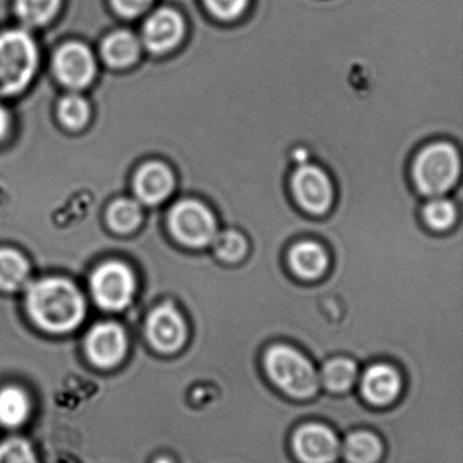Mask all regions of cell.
Masks as SVG:
<instances>
[{
    "instance_id": "cell-1",
    "label": "cell",
    "mask_w": 463,
    "mask_h": 463,
    "mask_svg": "<svg viewBox=\"0 0 463 463\" xmlns=\"http://www.w3.org/2000/svg\"><path fill=\"white\" fill-rule=\"evenodd\" d=\"M260 365L268 383L287 400L307 402L321 394L316 362L292 343L273 341L265 345Z\"/></svg>"
},
{
    "instance_id": "cell-2",
    "label": "cell",
    "mask_w": 463,
    "mask_h": 463,
    "mask_svg": "<svg viewBox=\"0 0 463 463\" xmlns=\"http://www.w3.org/2000/svg\"><path fill=\"white\" fill-rule=\"evenodd\" d=\"M26 306L33 321L51 333L77 329L86 314L83 295L66 279H44L32 284Z\"/></svg>"
},
{
    "instance_id": "cell-3",
    "label": "cell",
    "mask_w": 463,
    "mask_h": 463,
    "mask_svg": "<svg viewBox=\"0 0 463 463\" xmlns=\"http://www.w3.org/2000/svg\"><path fill=\"white\" fill-rule=\"evenodd\" d=\"M462 151L449 140L421 146L409 164V180L421 199L447 196L462 186Z\"/></svg>"
},
{
    "instance_id": "cell-4",
    "label": "cell",
    "mask_w": 463,
    "mask_h": 463,
    "mask_svg": "<svg viewBox=\"0 0 463 463\" xmlns=\"http://www.w3.org/2000/svg\"><path fill=\"white\" fill-rule=\"evenodd\" d=\"M166 224L173 240L188 250L210 249L221 230L215 211L196 197H184L175 203L167 213Z\"/></svg>"
},
{
    "instance_id": "cell-5",
    "label": "cell",
    "mask_w": 463,
    "mask_h": 463,
    "mask_svg": "<svg viewBox=\"0 0 463 463\" xmlns=\"http://www.w3.org/2000/svg\"><path fill=\"white\" fill-rule=\"evenodd\" d=\"M36 44L23 31L0 34V94L10 96L23 91L37 69Z\"/></svg>"
},
{
    "instance_id": "cell-6",
    "label": "cell",
    "mask_w": 463,
    "mask_h": 463,
    "mask_svg": "<svg viewBox=\"0 0 463 463\" xmlns=\"http://www.w3.org/2000/svg\"><path fill=\"white\" fill-rule=\"evenodd\" d=\"M287 185L292 202L306 215H327L335 205V181L330 173L316 162L294 167Z\"/></svg>"
},
{
    "instance_id": "cell-7",
    "label": "cell",
    "mask_w": 463,
    "mask_h": 463,
    "mask_svg": "<svg viewBox=\"0 0 463 463\" xmlns=\"http://www.w3.org/2000/svg\"><path fill=\"white\" fill-rule=\"evenodd\" d=\"M288 449L298 463H338L341 439L327 422L306 420L289 433Z\"/></svg>"
},
{
    "instance_id": "cell-8",
    "label": "cell",
    "mask_w": 463,
    "mask_h": 463,
    "mask_svg": "<svg viewBox=\"0 0 463 463\" xmlns=\"http://www.w3.org/2000/svg\"><path fill=\"white\" fill-rule=\"evenodd\" d=\"M405 378L394 363L379 360L368 363L360 371L357 389L360 401L373 409L395 405L405 389Z\"/></svg>"
},
{
    "instance_id": "cell-9",
    "label": "cell",
    "mask_w": 463,
    "mask_h": 463,
    "mask_svg": "<svg viewBox=\"0 0 463 463\" xmlns=\"http://www.w3.org/2000/svg\"><path fill=\"white\" fill-rule=\"evenodd\" d=\"M146 335L159 354H177L189 343L191 330L180 308L175 303L165 302L148 314Z\"/></svg>"
},
{
    "instance_id": "cell-10",
    "label": "cell",
    "mask_w": 463,
    "mask_h": 463,
    "mask_svg": "<svg viewBox=\"0 0 463 463\" xmlns=\"http://www.w3.org/2000/svg\"><path fill=\"white\" fill-rule=\"evenodd\" d=\"M94 299L107 310L118 311L128 307L137 292L134 273L120 262H108L91 278Z\"/></svg>"
},
{
    "instance_id": "cell-11",
    "label": "cell",
    "mask_w": 463,
    "mask_h": 463,
    "mask_svg": "<svg viewBox=\"0 0 463 463\" xmlns=\"http://www.w3.org/2000/svg\"><path fill=\"white\" fill-rule=\"evenodd\" d=\"M188 33L186 20L173 7H161L146 20L143 42L150 52L165 55L180 47Z\"/></svg>"
},
{
    "instance_id": "cell-12",
    "label": "cell",
    "mask_w": 463,
    "mask_h": 463,
    "mask_svg": "<svg viewBox=\"0 0 463 463\" xmlns=\"http://www.w3.org/2000/svg\"><path fill=\"white\" fill-rule=\"evenodd\" d=\"M289 275L303 283H316L329 272L332 257L324 243L317 240H299L286 251Z\"/></svg>"
},
{
    "instance_id": "cell-13",
    "label": "cell",
    "mask_w": 463,
    "mask_h": 463,
    "mask_svg": "<svg viewBox=\"0 0 463 463\" xmlns=\"http://www.w3.org/2000/svg\"><path fill=\"white\" fill-rule=\"evenodd\" d=\"M86 351L94 364L113 367L126 356V332L120 325L113 322L97 325L86 338Z\"/></svg>"
},
{
    "instance_id": "cell-14",
    "label": "cell",
    "mask_w": 463,
    "mask_h": 463,
    "mask_svg": "<svg viewBox=\"0 0 463 463\" xmlns=\"http://www.w3.org/2000/svg\"><path fill=\"white\" fill-rule=\"evenodd\" d=\"M94 59L85 45L71 43L64 45L55 56V71L69 88H85L94 77Z\"/></svg>"
},
{
    "instance_id": "cell-15",
    "label": "cell",
    "mask_w": 463,
    "mask_h": 463,
    "mask_svg": "<svg viewBox=\"0 0 463 463\" xmlns=\"http://www.w3.org/2000/svg\"><path fill=\"white\" fill-rule=\"evenodd\" d=\"M175 172L164 162L145 165L135 177V192L140 202L147 205L166 202L175 191Z\"/></svg>"
},
{
    "instance_id": "cell-16",
    "label": "cell",
    "mask_w": 463,
    "mask_h": 463,
    "mask_svg": "<svg viewBox=\"0 0 463 463\" xmlns=\"http://www.w3.org/2000/svg\"><path fill=\"white\" fill-rule=\"evenodd\" d=\"M321 389L327 394L345 395L354 390L360 376V363L348 354H333L318 370Z\"/></svg>"
},
{
    "instance_id": "cell-17",
    "label": "cell",
    "mask_w": 463,
    "mask_h": 463,
    "mask_svg": "<svg viewBox=\"0 0 463 463\" xmlns=\"http://www.w3.org/2000/svg\"><path fill=\"white\" fill-rule=\"evenodd\" d=\"M386 455V443L371 428H354L341 440V457L345 463H381Z\"/></svg>"
},
{
    "instance_id": "cell-18",
    "label": "cell",
    "mask_w": 463,
    "mask_h": 463,
    "mask_svg": "<svg viewBox=\"0 0 463 463\" xmlns=\"http://www.w3.org/2000/svg\"><path fill=\"white\" fill-rule=\"evenodd\" d=\"M462 194L457 199L447 196L430 197L420 205V221L435 234L451 232L462 221Z\"/></svg>"
},
{
    "instance_id": "cell-19",
    "label": "cell",
    "mask_w": 463,
    "mask_h": 463,
    "mask_svg": "<svg viewBox=\"0 0 463 463\" xmlns=\"http://www.w3.org/2000/svg\"><path fill=\"white\" fill-rule=\"evenodd\" d=\"M208 250L222 264L238 265L248 257L250 243L245 232L232 227H223L213 238Z\"/></svg>"
},
{
    "instance_id": "cell-20",
    "label": "cell",
    "mask_w": 463,
    "mask_h": 463,
    "mask_svg": "<svg viewBox=\"0 0 463 463\" xmlns=\"http://www.w3.org/2000/svg\"><path fill=\"white\" fill-rule=\"evenodd\" d=\"M139 53V42L129 32H116L102 45V55L112 67L131 66L137 61Z\"/></svg>"
},
{
    "instance_id": "cell-21",
    "label": "cell",
    "mask_w": 463,
    "mask_h": 463,
    "mask_svg": "<svg viewBox=\"0 0 463 463\" xmlns=\"http://www.w3.org/2000/svg\"><path fill=\"white\" fill-rule=\"evenodd\" d=\"M31 413L28 394L17 386H7L0 390V424L6 427H20Z\"/></svg>"
},
{
    "instance_id": "cell-22",
    "label": "cell",
    "mask_w": 463,
    "mask_h": 463,
    "mask_svg": "<svg viewBox=\"0 0 463 463\" xmlns=\"http://www.w3.org/2000/svg\"><path fill=\"white\" fill-rule=\"evenodd\" d=\"M28 278V261L12 249H2L0 250V288L17 291L25 286Z\"/></svg>"
},
{
    "instance_id": "cell-23",
    "label": "cell",
    "mask_w": 463,
    "mask_h": 463,
    "mask_svg": "<svg viewBox=\"0 0 463 463\" xmlns=\"http://www.w3.org/2000/svg\"><path fill=\"white\" fill-rule=\"evenodd\" d=\"M61 0H15L18 17L25 25L47 24L58 13Z\"/></svg>"
},
{
    "instance_id": "cell-24",
    "label": "cell",
    "mask_w": 463,
    "mask_h": 463,
    "mask_svg": "<svg viewBox=\"0 0 463 463\" xmlns=\"http://www.w3.org/2000/svg\"><path fill=\"white\" fill-rule=\"evenodd\" d=\"M251 0H202L207 15L221 24H234L242 20Z\"/></svg>"
},
{
    "instance_id": "cell-25",
    "label": "cell",
    "mask_w": 463,
    "mask_h": 463,
    "mask_svg": "<svg viewBox=\"0 0 463 463\" xmlns=\"http://www.w3.org/2000/svg\"><path fill=\"white\" fill-rule=\"evenodd\" d=\"M142 208L134 200H118L109 208L108 219L110 226L118 232H129L137 229L142 222Z\"/></svg>"
},
{
    "instance_id": "cell-26",
    "label": "cell",
    "mask_w": 463,
    "mask_h": 463,
    "mask_svg": "<svg viewBox=\"0 0 463 463\" xmlns=\"http://www.w3.org/2000/svg\"><path fill=\"white\" fill-rule=\"evenodd\" d=\"M59 116L64 126L70 128H80L88 123L90 109L88 102L77 94H70L61 99L59 105Z\"/></svg>"
},
{
    "instance_id": "cell-27",
    "label": "cell",
    "mask_w": 463,
    "mask_h": 463,
    "mask_svg": "<svg viewBox=\"0 0 463 463\" xmlns=\"http://www.w3.org/2000/svg\"><path fill=\"white\" fill-rule=\"evenodd\" d=\"M0 463H39L33 447L24 439H9L0 444Z\"/></svg>"
},
{
    "instance_id": "cell-28",
    "label": "cell",
    "mask_w": 463,
    "mask_h": 463,
    "mask_svg": "<svg viewBox=\"0 0 463 463\" xmlns=\"http://www.w3.org/2000/svg\"><path fill=\"white\" fill-rule=\"evenodd\" d=\"M330 269L340 270V272L346 273V275L354 276V278H356V279H359V280H362L363 283H364L365 286L368 287V288H373V287L378 286V284H376L375 281L371 280V279L367 278V276L360 275V273L349 272V270L340 269V268H330ZM365 289H367V288H365ZM362 291H363V289H362ZM373 298H379V299L384 300V302H387V300L394 299V297H390L389 294L378 295V297H373ZM382 303H383V302H382ZM378 305H379V303H378ZM370 307H371V306H370ZM401 324H402V322H398V324H390V325H392V326L383 327V329H392V327L398 326V325H401ZM382 326H383V325H382ZM383 329H379V330H383ZM384 332L392 333V341H390V343H389V345H383V346H386V348H387V354H386V357H384V359H381V360H387V357H389V359L392 360V359H394L395 352H394V349H392V348H397V346L400 345L401 338H402L403 332H401V330H384ZM379 345H381V344H379Z\"/></svg>"
},
{
    "instance_id": "cell-29",
    "label": "cell",
    "mask_w": 463,
    "mask_h": 463,
    "mask_svg": "<svg viewBox=\"0 0 463 463\" xmlns=\"http://www.w3.org/2000/svg\"><path fill=\"white\" fill-rule=\"evenodd\" d=\"M154 0H112L113 9L126 18H135L150 9Z\"/></svg>"
},
{
    "instance_id": "cell-30",
    "label": "cell",
    "mask_w": 463,
    "mask_h": 463,
    "mask_svg": "<svg viewBox=\"0 0 463 463\" xmlns=\"http://www.w3.org/2000/svg\"><path fill=\"white\" fill-rule=\"evenodd\" d=\"M333 268H337V267H333ZM340 269H344V268H340ZM345 270H349V269H345ZM349 272H354V270H349ZM354 273H360V275L367 276V278H370L371 280L375 281V283L378 284V286H382V284H383V283H381V281H379L378 279L373 278V276L365 275V273H362V272H354ZM378 286H376V287H378ZM389 295H390V297H394V299H395V298L401 297V295L394 294V292H390ZM368 299H370V298H368ZM406 322H408V321H402V324H401V325L406 324ZM397 324H398V322H397ZM394 327H400V325H398V326H394ZM394 327H392V329H394ZM381 332H384V329L381 330ZM401 332H403V335H402V338H401L400 345H398L397 348H392V349H394V352H395V356H394V359H392V362H397L398 357H400V354H398L397 351H398V349L402 348L403 344H405L406 337H408L409 330L401 329Z\"/></svg>"
},
{
    "instance_id": "cell-31",
    "label": "cell",
    "mask_w": 463,
    "mask_h": 463,
    "mask_svg": "<svg viewBox=\"0 0 463 463\" xmlns=\"http://www.w3.org/2000/svg\"><path fill=\"white\" fill-rule=\"evenodd\" d=\"M332 267H335V265H332ZM337 268H344V267H337ZM344 269H348V268H344ZM349 270H356V269H349ZM356 272L365 273V275H370V276H373V278L378 279V280L381 281V283H383V284H382V286H384V284H389V283H387L386 280H383V279L379 278V276L373 275V273L363 272V270H356ZM389 294H390V292H389ZM394 294L401 295V297H405V295H406V294H402V292H400V291H395ZM395 299H397V298H395ZM406 321L411 322V321H413V319H406ZM408 322H406V324H408ZM403 325H405V324H403ZM403 325H400V327L403 326ZM398 330H401V329H398ZM406 330H409L408 337H406V341H405V344H403L402 348L398 349V351H405L406 346H408L409 341H411V335H413L414 329H411V327H406ZM379 332H381V330H379ZM398 354H400V357H398L397 363H400L401 360H402V354H401V352H398Z\"/></svg>"
},
{
    "instance_id": "cell-32",
    "label": "cell",
    "mask_w": 463,
    "mask_h": 463,
    "mask_svg": "<svg viewBox=\"0 0 463 463\" xmlns=\"http://www.w3.org/2000/svg\"><path fill=\"white\" fill-rule=\"evenodd\" d=\"M326 278H327V276H326ZM329 280L332 281L333 286H335V294H337L338 299H340V302H341V300H343V297H341L340 291H338L337 284H335V281H333L332 279H330V278H329ZM344 314H345V317L351 316V314L348 313V310L344 311ZM351 332H354V330H351ZM349 335H351V337L346 338V340H348V351H346L345 354H351L352 349H354V341H352V340H354V335H354V333H349ZM344 340H345V338H344Z\"/></svg>"
},
{
    "instance_id": "cell-33",
    "label": "cell",
    "mask_w": 463,
    "mask_h": 463,
    "mask_svg": "<svg viewBox=\"0 0 463 463\" xmlns=\"http://www.w3.org/2000/svg\"><path fill=\"white\" fill-rule=\"evenodd\" d=\"M7 128H9V116H7L4 108H0V139L5 137Z\"/></svg>"
},
{
    "instance_id": "cell-34",
    "label": "cell",
    "mask_w": 463,
    "mask_h": 463,
    "mask_svg": "<svg viewBox=\"0 0 463 463\" xmlns=\"http://www.w3.org/2000/svg\"><path fill=\"white\" fill-rule=\"evenodd\" d=\"M154 463H175V460L173 459V458L164 455V457L156 458V462Z\"/></svg>"
}]
</instances>
